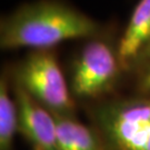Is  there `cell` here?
Wrapping results in <instances>:
<instances>
[{
    "label": "cell",
    "mask_w": 150,
    "mask_h": 150,
    "mask_svg": "<svg viewBox=\"0 0 150 150\" xmlns=\"http://www.w3.org/2000/svg\"><path fill=\"white\" fill-rule=\"evenodd\" d=\"M16 85L51 113L72 116L74 100L62 70L49 50H33L16 72Z\"/></svg>",
    "instance_id": "cell-3"
},
{
    "label": "cell",
    "mask_w": 150,
    "mask_h": 150,
    "mask_svg": "<svg viewBox=\"0 0 150 150\" xmlns=\"http://www.w3.org/2000/svg\"><path fill=\"white\" fill-rule=\"evenodd\" d=\"M100 32V23L82 11L58 0H37L2 17L0 46L49 50L67 40L99 38Z\"/></svg>",
    "instance_id": "cell-1"
},
{
    "label": "cell",
    "mask_w": 150,
    "mask_h": 150,
    "mask_svg": "<svg viewBox=\"0 0 150 150\" xmlns=\"http://www.w3.org/2000/svg\"><path fill=\"white\" fill-rule=\"evenodd\" d=\"M95 119L105 150H150V96L105 102Z\"/></svg>",
    "instance_id": "cell-2"
},
{
    "label": "cell",
    "mask_w": 150,
    "mask_h": 150,
    "mask_svg": "<svg viewBox=\"0 0 150 150\" xmlns=\"http://www.w3.org/2000/svg\"><path fill=\"white\" fill-rule=\"evenodd\" d=\"M138 88L144 96H150V64L142 68Z\"/></svg>",
    "instance_id": "cell-9"
},
{
    "label": "cell",
    "mask_w": 150,
    "mask_h": 150,
    "mask_svg": "<svg viewBox=\"0 0 150 150\" xmlns=\"http://www.w3.org/2000/svg\"><path fill=\"white\" fill-rule=\"evenodd\" d=\"M58 150H105L101 139L72 116L54 115Z\"/></svg>",
    "instance_id": "cell-7"
},
{
    "label": "cell",
    "mask_w": 150,
    "mask_h": 150,
    "mask_svg": "<svg viewBox=\"0 0 150 150\" xmlns=\"http://www.w3.org/2000/svg\"><path fill=\"white\" fill-rule=\"evenodd\" d=\"M121 64L118 54L99 38L89 39L76 60L71 91L81 99H93L112 89Z\"/></svg>",
    "instance_id": "cell-4"
},
{
    "label": "cell",
    "mask_w": 150,
    "mask_h": 150,
    "mask_svg": "<svg viewBox=\"0 0 150 150\" xmlns=\"http://www.w3.org/2000/svg\"><path fill=\"white\" fill-rule=\"evenodd\" d=\"M148 64H150V39L146 45L144 49L141 50L139 56L137 57V59L134 60V64L132 67L136 68H144Z\"/></svg>",
    "instance_id": "cell-10"
},
{
    "label": "cell",
    "mask_w": 150,
    "mask_h": 150,
    "mask_svg": "<svg viewBox=\"0 0 150 150\" xmlns=\"http://www.w3.org/2000/svg\"><path fill=\"white\" fill-rule=\"evenodd\" d=\"M150 39V0H139L119 41L118 58L123 69L132 68Z\"/></svg>",
    "instance_id": "cell-6"
},
{
    "label": "cell",
    "mask_w": 150,
    "mask_h": 150,
    "mask_svg": "<svg viewBox=\"0 0 150 150\" xmlns=\"http://www.w3.org/2000/svg\"><path fill=\"white\" fill-rule=\"evenodd\" d=\"M18 131V108L16 99L10 97L8 81L0 82V150H12L15 134Z\"/></svg>",
    "instance_id": "cell-8"
},
{
    "label": "cell",
    "mask_w": 150,
    "mask_h": 150,
    "mask_svg": "<svg viewBox=\"0 0 150 150\" xmlns=\"http://www.w3.org/2000/svg\"><path fill=\"white\" fill-rule=\"evenodd\" d=\"M15 99L18 131L30 142L33 150H58L54 115L18 85H15Z\"/></svg>",
    "instance_id": "cell-5"
}]
</instances>
